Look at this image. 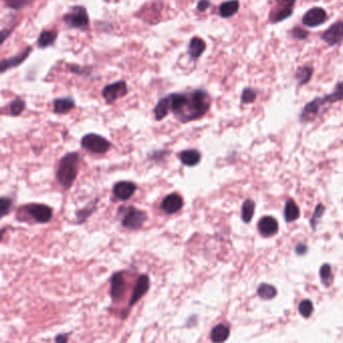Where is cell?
Instances as JSON below:
<instances>
[{
	"instance_id": "1",
	"label": "cell",
	"mask_w": 343,
	"mask_h": 343,
	"mask_svg": "<svg viewBox=\"0 0 343 343\" xmlns=\"http://www.w3.org/2000/svg\"><path fill=\"white\" fill-rule=\"evenodd\" d=\"M170 110L182 123H188L204 117L211 106L209 95L203 89L188 93H176L167 96Z\"/></svg>"
},
{
	"instance_id": "2",
	"label": "cell",
	"mask_w": 343,
	"mask_h": 343,
	"mask_svg": "<svg viewBox=\"0 0 343 343\" xmlns=\"http://www.w3.org/2000/svg\"><path fill=\"white\" fill-rule=\"evenodd\" d=\"M79 163V156L76 152L68 153L61 158L56 172V179L65 189H70L74 185L78 177Z\"/></svg>"
},
{
	"instance_id": "3",
	"label": "cell",
	"mask_w": 343,
	"mask_h": 343,
	"mask_svg": "<svg viewBox=\"0 0 343 343\" xmlns=\"http://www.w3.org/2000/svg\"><path fill=\"white\" fill-rule=\"evenodd\" d=\"M296 0H276L269 13V21L272 25H277L279 22L291 17L294 12Z\"/></svg>"
},
{
	"instance_id": "4",
	"label": "cell",
	"mask_w": 343,
	"mask_h": 343,
	"mask_svg": "<svg viewBox=\"0 0 343 343\" xmlns=\"http://www.w3.org/2000/svg\"><path fill=\"white\" fill-rule=\"evenodd\" d=\"M63 21L71 28L85 29L89 25L87 10L83 6H74L63 16Z\"/></svg>"
},
{
	"instance_id": "5",
	"label": "cell",
	"mask_w": 343,
	"mask_h": 343,
	"mask_svg": "<svg viewBox=\"0 0 343 343\" xmlns=\"http://www.w3.org/2000/svg\"><path fill=\"white\" fill-rule=\"evenodd\" d=\"M25 212L28 214L36 223L39 224H45L49 223L53 217V212L50 206H47L44 204H38V203H30L24 208Z\"/></svg>"
},
{
	"instance_id": "6",
	"label": "cell",
	"mask_w": 343,
	"mask_h": 343,
	"mask_svg": "<svg viewBox=\"0 0 343 343\" xmlns=\"http://www.w3.org/2000/svg\"><path fill=\"white\" fill-rule=\"evenodd\" d=\"M81 147L94 154H105L110 148V143L97 133H87L81 139Z\"/></svg>"
},
{
	"instance_id": "7",
	"label": "cell",
	"mask_w": 343,
	"mask_h": 343,
	"mask_svg": "<svg viewBox=\"0 0 343 343\" xmlns=\"http://www.w3.org/2000/svg\"><path fill=\"white\" fill-rule=\"evenodd\" d=\"M327 20L328 15L326 10L320 6H315L304 13L301 19V24L306 27L312 28L324 25Z\"/></svg>"
},
{
	"instance_id": "8",
	"label": "cell",
	"mask_w": 343,
	"mask_h": 343,
	"mask_svg": "<svg viewBox=\"0 0 343 343\" xmlns=\"http://www.w3.org/2000/svg\"><path fill=\"white\" fill-rule=\"evenodd\" d=\"M147 214L139 209L130 207L122 220V225L132 230H138L147 221Z\"/></svg>"
},
{
	"instance_id": "9",
	"label": "cell",
	"mask_w": 343,
	"mask_h": 343,
	"mask_svg": "<svg viewBox=\"0 0 343 343\" xmlns=\"http://www.w3.org/2000/svg\"><path fill=\"white\" fill-rule=\"evenodd\" d=\"M128 94V84L125 80H119L117 82L106 85L103 89V97L107 104L116 102L120 98L125 97Z\"/></svg>"
},
{
	"instance_id": "10",
	"label": "cell",
	"mask_w": 343,
	"mask_h": 343,
	"mask_svg": "<svg viewBox=\"0 0 343 343\" xmlns=\"http://www.w3.org/2000/svg\"><path fill=\"white\" fill-rule=\"evenodd\" d=\"M320 39L325 42L328 47H335L343 40V21L338 20L320 35Z\"/></svg>"
},
{
	"instance_id": "11",
	"label": "cell",
	"mask_w": 343,
	"mask_h": 343,
	"mask_svg": "<svg viewBox=\"0 0 343 343\" xmlns=\"http://www.w3.org/2000/svg\"><path fill=\"white\" fill-rule=\"evenodd\" d=\"M279 230L277 220L272 216H265L258 222V231L263 237H272Z\"/></svg>"
},
{
	"instance_id": "12",
	"label": "cell",
	"mask_w": 343,
	"mask_h": 343,
	"mask_svg": "<svg viewBox=\"0 0 343 343\" xmlns=\"http://www.w3.org/2000/svg\"><path fill=\"white\" fill-rule=\"evenodd\" d=\"M135 191H136V185L134 183L123 181V182L117 183V184L114 185L112 193L116 198L122 201H127L133 196Z\"/></svg>"
},
{
	"instance_id": "13",
	"label": "cell",
	"mask_w": 343,
	"mask_h": 343,
	"mask_svg": "<svg viewBox=\"0 0 343 343\" xmlns=\"http://www.w3.org/2000/svg\"><path fill=\"white\" fill-rule=\"evenodd\" d=\"M183 205H184L183 198L179 194L173 193L168 195L163 200L161 204V209L167 214H175L183 208Z\"/></svg>"
},
{
	"instance_id": "14",
	"label": "cell",
	"mask_w": 343,
	"mask_h": 343,
	"mask_svg": "<svg viewBox=\"0 0 343 343\" xmlns=\"http://www.w3.org/2000/svg\"><path fill=\"white\" fill-rule=\"evenodd\" d=\"M322 106L321 103H320V98H316L314 100H312L311 102H309L308 104H306L302 109V111L300 112L299 116V120L301 123H308V122H312L315 120V118L317 117V114L320 110V107Z\"/></svg>"
},
{
	"instance_id": "15",
	"label": "cell",
	"mask_w": 343,
	"mask_h": 343,
	"mask_svg": "<svg viewBox=\"0 0 343 343\" xmlns=\"http://www.w3.org/2000/svg\"><path fill=\"white\" fill-rule=\"evenodd\" d=\"M30 52H31V49L27 48L26 51L20 53L18 55L2 59L1 61H0V73H4L8 70H11V68H13V67L20 65L28 57Z\"/></svg>"
},
{
	"instance_id": "16",
	"label": "cell",
	"mask_w": 343,
	"mask_h": 343,
	"mask_svg": "<svg viewBox=\"0 0 343 343\" xmlns=\"http://www.w3.org/2000/svg\"><path fill=\"white\" fill-rule=\"evenodd\" d=\"M126 288V280L123 273L114 274L111 278L110 285V294L113 299H119L123 296Z\"/></svg>"
},
{
	"instance_id": "17",
	"label": "cell",
	"mask_w": 343,
	"mask_h": 343,
	"mask_svg": "<svg viewBox=\"0 0 343 343\" xmlns=\"http://www.w3.org/2000/svg\"><path fill=\"white\" fill-rule=\"evenodd\" d=\"M206 51V42L199 36H194L190 40L188 47V53L193 60H197Z\"/></svg>"
},
{
	"instance_id": "18",
	"label": "cell",
	"mask_w": 343,
	"mask_h": 343,
	"mask_svg": "<svg viewBox=\"0 0 343 343\" xmlns=\"http://www.w3.org/2000/svg\"><path fill=\"white\" fill-rule=\"evenodd\" d=\"M149 285H150L149 277L147 275H142L139 278L138 282H136V285H135V287L133 289L132 298H131V301H130V306L133 305L136 301L140 300L141 297L148 291Z\"/></svg>"
},
{
	"instance_id": "19",
	"label": "cell",
	"mask_w": 343,
	"mask_h": 343,
	"mask_svg": "<svg viewBox=\"0 0 343 343\" xmlns=\"http://www.w3.org/2000/svg\"><path fill=\"white\" fill-rule=\"evenodd\" d=\"M240 8L239 0H229L220 4L219 6V15L222 18H230L233 17Z\"/></svg>"
},
{
	"instance_id": "20",
	"label": "cell",
	"mask_w": 343,
	"mask_h": 343,
	"mask_svg": "<svg viewBox=\"0 0 343 343\" xmlns=\"http://www.w3.org/2000/svg\"><path fill=\"white\" fill-rule=\"evenodd\" d=\"M76 106L72 98H58L53 101V112L56 114H64L70 112Z\"/></svg>"
},
{
	"instance_id": "21",
	"label": "cell",
	"mask_w": 343,
	"mask_h": 343,
	"mask_svg": "<svg viewBox=\"0 0 343 343\" xmlns=\"http://www.w3.org/2000/svg\"><path fill=\"white\" fill-rule=\"evenodd\" d=\"M181 162L185 166L194 167L201 162V154L197 150H186L179 154Z\"/></svg>"
},
{
	"instance_id": "22",
	"label": "cell",
	"mask_w": 343,
	"mask_h": 343,
	"mask_svg": "<svg viewBox=\"0 0 343 343\" xmlns=\"http://www.w3.org/2000/svg\"><path fill=\"white\" fill-rule=\"evenodd\" d=\"M300 217V209L297 204L292 200L289 199L286 201L285 208H284V218L285 221L288 223L294 222Z\"/></svg>"
},
{
	"instance_id": "23",
	"label": "cell",
	"mask_w": 343,
	"mask_h": 343,
	"mask_svg": "<svg viewBox=\"0 0 343 343\" xmlns=\"http://www.w3.org/2000/svg\"><path fill=\"white\" fill-rule=\"evenodd\" d=\"M339 101H343V80L336 84L333 93L320 98V102H321L322 106L325 104H333Z\"/></svg>"
},
{
	"instance_id": "24",
	"label": "cell",
	"mask_w": 343,
	"mask_h": 343,
	"mask_svg": "<svg viewBox=\"0 0 343 343\" xmlns=\"http://www.w3.org/2000/svg\"><path fill=\"white\" fill-rule=\"evenodd\" d=\"M313 76V67L309 65H304L298 67V70L295 73V79L298 81V85H304L308 83Z\"/></svg>"
},
{
	"instance_id": "25",
	"label": "cell",
	"mask_w": 343,
	"mask_h": 343,
	"mask_svg": "<svg viewBox=\"0 0 343 343\" xmlns=\"http://www.w3.org/2000/svg\"><path fill=\"white\" fill-rule=\"evenodd\" d=\"M229 334H230L229 328L224 324H219L213 328L211 332V339L214 343H223L228 339Z\"/></svg>"
},
{
	"instance_id": "26",
	"label": "cell",
	"mask_w": 343,
	"mask_h": 343,
	"mask_svg": "<svg viewBox=\"0 0 343 343\" xmlns=\"http://www.w3.org/2000/svg\"><path fill=\"white\" fill-rule=\"evenodd\" d=\"M170 111V104L168 101V98H163L158 101V105L156 106L154 112H155V118L157 121H161L168 114Z\"/></svg>"
},
{
	"instance_id": "27",
	"label": "cell",
	"mask_w": 343,
	"mask_h": 343,
	"mask_svg": "<svg viewBox=\"0 0 343 343\" xmlns=\"http://www.w3.org/2000/svg\"><path fill=\"white\" fill-rule=\"evenodd\" d=\"M57 37V32L55 30H44L41 32L38 38V47L41 49L48 48L50 45L53 44Z\"/></svg>"
},
{
	"instance_id": "28",
	"label": "cell",
	"mask_w": 343,
	"mask_h": 343,
	"mask_svg": "<svg viewBox=\"0 0 343 343\" xmlns=\"http://www.w3.org/2000/svg\"><path fill=\"white\" fill-rule=\"evenodd\" d=\"M255 213V203L252 200H246L242 206V220L249 223Z\"/></svg>"
},
{
	"instance_id": "29",
	"label": "cell",
	"mask_w": 343,
	"mask_h": 343,
	"mask_svg": "<svg viewBox=\"0 0 343 343\" xmlns=\"http://www.w3.org/2000/svg\"><path fill=\"white\" fill-rule=\"evenodd\" d=\"M276 294H277L276 288L270 284L263 283L258 288V295L261 297L262 299H265V300H269V299L274 298V297L276 296Z\"/></svg>"
},
{
	"instance_id": "30",
	"label": "cell",
	"mask_w": 343,
	"mask_h": 343,
	"mask_svg": "<svg viewBox=\"0 0 343 343\" xmlns=\"http://www.w3.org/2000/svg\"><path fill=\"white\" fill-rule=\"evenodd\" d=\"M26 109V101L20 98L14 99L9 105V112L13 117H18Z\"/></svg>"
},
{
	"instance_id": "31",
	"label": "cell",
	"mask_w": 343,
	"mask_h": 343,
	"mask_svg": "<svg viewBox=\"0 0 343 343\" xmlns=\"http://www.w3.org/2000/svg\"><path fill=\"white\" fill-rule=\"evenodd\" d=\"M319 275H320V278H321L322 283L325 286H329L333 281V274H332L331 266L329 264H323L321 268H320Z\"/></svg>"
},
{
	"instance_id": "32",
	"label": "cell",
	"mask_w": 343,
	"mask_h": 343,
	"mask_svg": "<svg viewBox=\"0 0 343 343\" xmlns=\"http://www.w3.org/2000/svg\"><path fill=\"white\" fill-rule=\"evenodd\" d=\"M325 212V206L323 204H318L316 206V208L314 210V213L310 219V226L312 228V230L315 231L316 230V226L318 221L322 218V216L324 215Z\"/></svg>"
},
{
	"instance_id": "33",
	"label": "cell",
	"mask_w": 343,
	"mask_h": 343,
	"mask_svg": "<svg viewBox=\"0 0 343 343\" xmlns=\"http://www.w3.org/2000/svg\"><path fill=\"white\" fill-rule=\"evenodd\" d=\"M13 201L7 197H0V219L8 215L12 209Z\"/></svg>"
},
{
	"instance_id": "34",
	"label": "cell",
	"mask_w": 343,
	"mask_h": 343,
	"mask_svg": "<svg viewBox=\"0 0 343 343\" xmlns=\"http://www.w3.org/2000/svg\"><path fill=\"white\" fill-rule=\"evenodd\" d=\"M256 98H257L256 90H255L254 88L246 87V88H244L243 93H242L241 102H242L243 104H251V103L255 102Z\"/></svg>"
},
{
	"instance_id": "35",
	"label": "cell",
	"mask_w": 343,
	"mask_h": 343,
	"mask_svg": "<svg viewBox=\"0 0 343 343\" xmlns=\"http://www.w3.org/2000/svg\"><path fill=\"white\" fill-rule=\"evenodd\" d=\"M96 209V204L95 203H90L87 207H85L84 209L80 210L79 212H78L77 217H78V223H82L84 222L91 214L94 213Z\"/></svg>"
},
{
	"instance_id": "36",
	"label": "cell",
	"mask_w": 343,
	"mask_h": 343,
	"mask_svg": "<svg viewBox=\"0 0 343 343\" xmlns=\"http://www.w3.org/2000/svg\"><path fill=\"white\" fill-rule=\"evenodd\" d=\"M33 0H4L5 4L12 9H19L30 4Z\"/></svg>"
},
{
	"instance_id": "37",
	"label": "cell",
	"mask_w": 343,
	"mask_h": 343,
	"mask_svg": "<svg viewBox=\"0 0 343 343\" xmlns=\"http://www.w3.org/2000/svg\"><path fill=\"white\" fill-rule=\"evenodd\" d=\"M312 311H313V304L310 300L306 299L304 301H302L299 305V312L302 316L304 317H309L311 314H312Z\"/></svg>"
},
{
	"instance_id": "38",
	"label": "cell",
	"mask_w": 343,
	"mask_h": 343,
	"mask_svg": "<svg viewBox=\"0 0 343 343\" xmlns=\"http://www.w3.org/2000/svg\"><path fill=\"white\" fill-rule=\"evenodd\" d=\"M291 36L296 40H305L309 36V32L301 27H294L290 31Z\"/></svg>"
},
{
	"instance_id": "39",
	"label": "cell",
	"mask_w": 343,
	"mask_h": 343,
	"mask_svg": "<svg viewBox=\"0 0 343 343\" xmlns=\"http://www.w3.org/2000/svg\"><path fill=\"white\" fill-rule=\"evenodd\" d=\"M210 6H211L210 0H199V2L197 4V9L200 12H205L210 8Z\"/></svg>"
},
{
	"instance_id": "40",
	"label": "cell",
	"mask_w": 343,
	"mask_h": 343,
	"mask_svg": "<svg viewBox=\"0 0 343 343\" xmlns=\"http://www.w3.org/2000/svg\"><path fill=\"white\" fill-rule=\"evenodd\" d=\"M308 252V247L304 243H298L295 247V253L299 256L305 255Z\"/></svg>"
},
{
	"instance_id": "41",
	"label": "cell",
	"mask_w": 343,
	"mask_h": 343,
	"mask_svg": "<svg viewBox=\"0 0 343 343\" xmlns=\"http://www.w3.org/2000/svg\"><path fill=\"white\" fill-rule=\"evenodd\" d=\"M12 32V28L10 29H3L2 31H0V44H1L5 39H7V37L10 35V33Z\"/></svg>"
},
{
	"instance_id": "42",
	"label": "cell",
	"mask_w": 343,
	"mask_h": 343,
	"mask_svg": "<svg viewBox=\"0 0 343 343\" xmlns=\"http://www.w3.org/2000/svg\"><path fill=\"white\" fill-rule=\"evenodd\" d=\"M68 334H58L55 337V343H67Z\"/></svg>"
},
{
	"instance_id": "43",
	"label": "cell",
	"mask_w": 343,
	"mask_h": 343,
	"mask_svg": "<svg viewBox=\"0 0 343 343\" xmlns=\"http://www.w3.org/2000/svg\"><path fill=\"white\" fill-rule=\"evenodd\" d=\"M7 231V229L6 228H3V229H0V241H1L3 239V236L5 234V232Z\"/></svg>"
}]
</instances>
